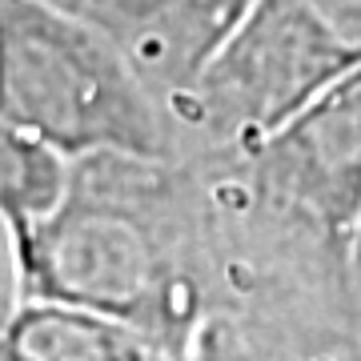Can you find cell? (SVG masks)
<instances>
[{
	"label": "cell",
	"instance_id": "6da1fadb",
	"mask_svg": "<svg viewBox=\"0 0 361 361\" xmlns=\"http://www.w3.org/2000/svg\"><path fill=\"white\" fill-rule=\"evenodd\" d=\"M4 233L13 293L109 313L169 361L209 322L201 205L180 157H77L61 201Z\"/></svg>",
	"mask_w": 361,
	"mask_h": 361
},
{
	"label": "cell",
	"instance_id": "7a4b0ae2",
	"mask_svg": "<svg viewBox=\"0 0 361 361\" xmlns=\"http://www.w3.org/2000/svg\"><path fill=\"white\" fill-rule=\"evenodd\" d=\"M361 68V0H253L205 73L169 104L173 157L245 153Z\"/></svg>",
	"mask_w": 361,
	"mask_h": 361
},
{
	"label": "cell",
	"instance_id": "3957f363",
	"mask_svg": "<svg viewBox=\"0 0 361 361\" xmlns=\"http://www.w3.org/2000/svg\"><path fill=\"white\" fill-rule=\"evenodd\" d=\"M0 109L68 161L173 157L165 109L125 52L56 0H0Z\"/></svg>",
	"mask_w": 361,
	"mask_h": 361
},
{
	"label": "cell",
	"instance_id": "277c9868",
	"mask_svg": "<svg viewBox=\"0 0 361 361\" xmlns=\"http://www.w3.org/2000/svg\"><path fill=\"white\" fill-rule=\"evenodd\" d=\"M221 157H237L269 201L353 245L361 225V68L313 97L253 149Z\"/></svg>",
	"mask_w": 361,
	"mask_h": 361
},
{
	"label": "cell",
	"instance_id": "5b68a950",
	"mask_svg": "<svg viewBox=\"0 0 361 361\" xmlns=\"http://www.w3.org/2000/svg\"><path fill=\"white\" fill-rule=\"evenodd\" d=\"M101 28L125 52L141 85L169 104L189 89L233 37L253 0H56Z\"/></svg>",
	"mask_w": 361,
	"mask_h": 361
},
{
	"label": "cell",
	"instance_id": "8992f818",
	"mask_svg": "<svg viewBox=\"0 0 361 361\" xmlns=\"http://www.w3.org/2000/svg\"><path fill=\"white\" fill-rule=\"evenodd\" d=\"M0 361H169V353L109 313L8 293L0 301Z\"/></svg>",
	"mask_w": 361,
	"mask_h": 361
},
{
	"label": "cell",
	"instance_id": "52a82bcc",
	"mask_svg": "<svg viewBox=\"0 0 361 361\" xmlns=\"http://www.w3.org/2000/svg\"><path fill=\"white\" fill-rule=\"evenodd\" d=\"M68 185V157L0 109V225L44 217Z\"/></svg>",
	"mask_w": 361,
	"mask_h": 361
},
{
	"label": "cell",
	"instance_id": "ba28073f",
	"mask_svg": "<svg viewBox=\"0 0 361 361\" xmlns=\"http://www.w3.org/2000/svg\"><path fill=\"white\" fill-rule=\"evenodd\" d=\"M349 285H353V310L361 322V225L353 233V245H349Z\"/></svg>",
	"mask_w": 361,
	"mask_h": 361
},
{
	"label": "cell",
	"instance_id": "9c48e42d",
	"mask_svg": "<svg viewBox=\"0 0 361 361\" xmlns=\"http://www.w3.org/2000/svg\"><path fill=\"white\" fill-rule=\"evenodd\" d=\"M345 361H361V337H357V345L349 349V357H345Z\"/></svg>",
	"mask_w": 361,
	"mask_h": 361
}]
</instances>
